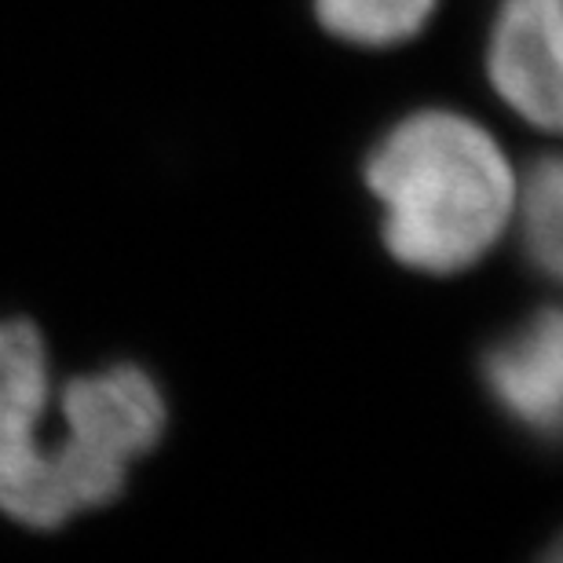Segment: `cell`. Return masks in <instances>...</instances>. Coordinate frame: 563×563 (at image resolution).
Instances as JSON below:
<instances>
[{
    "label": "cell",
    "instance_id": "6da1fadb",
    "mask_svg": "<svg viewBox=\"0 0 563 563\" xmlns=\"http://www.w3.org/2000/svg\"><path fill=\"white\" fill-rule=\"evenodd\" d=\"M516 176L498 136L446 107L396 121L363 165L388 256L435 278L483 264L509 234Z\"/></svg>",
    "mask_w": 563,
    "mask_h": 563
},
{
    "label": "cell",
    "instance_id": "7a4b0ae2",
    "mask_svg": "<svg viewBox=\"0 0 563 563\" xmlns=\"http://www.w3.org/2000/svg\"><path fill=\"white\" fill-rule=\"evenodd\" d=\"M55 374L44 333L26 319H0V516L55 531L103 509L125 490L129 468L48 432Z\"/></svg>",
    "mask_w": 563,
    "mask_h": 563
},
{
    "label": "cell",
    "instance_id": "3957f363",
    "mask_svg": "<svg viewBox=\"0 0 563 563\" xmlns=\"http://www.w3.org/2000/svg\"><path fill=\"white\" fill-rule=\"evenodd\" d=\"M55 413L66 439L121 468L151 454L168 428L165 391L136 363L88 369L55 385Z\"/></svg>",
    "mask_w": 563,
    "mask_h": 563
},
{
    "label": "cell",
    "instance_id": "277c9868",
    "mask_svg": "<svg viewBox=\"0 0 563 563\" xmlns=\"http://www.w3.org/2000/svg\"><path fill=\"white\" fill-rule=\"evenodd\" d=\"M487 77L516 118L560 129V0H501L487 41Z\"/></svg>",
    "mask_w": 563,
    "mask_h": 563
},
{
    "label": "cell",
    "instance_id": "5b68a950",
    "mask_svg": "<svg viewBox=\"0 0 563 563\" xmlns=\"http://www.w3.org/2000/svg\"><path fill=\"white\" fill-rule=\"evenodd\" d=\"M483 385L509 421L523 432L553 439L563 399V322L542 308L501 336L483 355Z\"/></svg>",
    "mask_w": 563,
    "mask_h": 563
},
{
    "label": "cell",
    "instance_id": "8992f818",
    "mask_svg": "<svg viewBox=\"0 0 563 563\" xmlns=\"http://www.w3.org/2000/svg\"><path fill=\"white\" fill-rule=\"evenodd\" d=\"M516 239L523 245L527 264L538 275L556 278L563 256V173L556 154H542L534 162L520 165L512 198V223Z\"/></svg>",
    "mask_w": 563,
    "mask_h": 563
},
{
    "label": "cell",
    "instance_id": "52a82bcc",
    "mask_svg": "<svg viewBox=\"0 0 563 563\" xmlns=\"http://www.w3.org/2000/svg\"><path fill=\"white\" fill-rule=\"evenodd\" d=\"M439 0H314L322 30L355 48H391L418 37Z\"/></svg>",
    "mask_w": 563,
    "mask_h": 563
},
{
    "label": "cell",
    "instance_id": "ba28073f",
    "mask_svg": "<svg viewBox=\"0 0 563 563\" xmlns=\"http://www.w3.org/2000/svg\"><path fill=\"white\" fill-rule=\"evenodd\" d=\"M538 563H560V549H549V553L538 560Z\"/></svg>",
    "mask_w": 563,
    "mask_h": 563
}]
</instances>
